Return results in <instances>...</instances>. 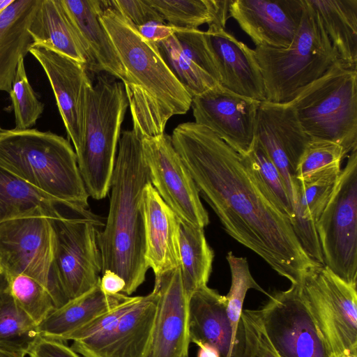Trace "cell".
Returning <instances> with one entry per match:
<instances>
[{
    "label": "cell",
    "instance_id": "cell-27",
    "mask_svg": "<svg viewBox=\"0 0 357 357\" xmlns=\"http://www.w3.org/2000/svg\"><path fill=\"white\" fill-rule=\"evenodd\" d=\"M65 205L70 204L47 195L0 165V224L36 215L52 218Z\"/></svg>",
    "mask_w": 357,
    "mask_h": 357
},
{
    "label": "cell",
    "instance_id": "cell-30",
    "mask_svg": "<svg viewBox=\"0 0 357 357\" xmlns=\"http://www.w3.org/2000/svg\"><path fill=\"white\" fill-rule=\"evenodd\" d=\"M169 25L198 29L207 24L225 28L231 0H147Z\"/></svg>",
    "mask_w": 357,
    "mask_h": 357
},
{
    "label": "cell",
    "instance_id": "cell-33",
    "mask_svg": "<svg viewBox=\"0 0 357 357\" xmlns=\"http://www.w3.org/2000/svg\"><path fill=\"white\" fill-rule=\"evenodd\" d=\"M155 44L171 71L192 98L219 84L184 54L174 34Z\"/></svg>",
    "mask_w": 357,
    "mask_h": 357
},
{
    "label": "cell",
    "instance_id": "cell-4",
    "mask_svg": "<svg viewBox=\"0 0 357 357\" xmlns=\"http://www.w3.org/2000/svg\"><path fill=\"white\" fill-rule=\"evenodd\" d=\"M0 165L61 202L89 208V195L69 141L50 131L0 130Z\"/></svg>",
    "mask_w": 357,
    "mask_h": 357
},
{
    "label": "cell",
    "instance_id": "cell-45",
    "mask_svg": "<svg viewBox=\"0 0 357 357\" xmlns=\"http://www.w3.org/2000/svg\"><path fill=\"white\" fill-rule=\"evenodd\" d=\"M25 354L0 347V357H25Z\"/></svg>",
    "mask_w": 357,
    "mask_h": 357
},
{
    "label": "cell",
    "instance_id": "cell-24",
    "mask_svg": "<svg viewBox=\"0 0 357 357\" xmlns=\"http://www.w3.org/2000/svg\"><path fill=\"white\" fill-rule=\"evenodd\" d=\"M28 31L33 45L47 48L87 66L88 54L62 0H39Z\"/></svg>",
    "mask_w": 357,
    "mask_h": 357
},
{
    "label": "cell",
    "instance_id": "cell-1",
    "mask_svg": "<svg viewBox=\"0 0 357 357\" xmlns=\"http://www.w3.org/2000/svg\"><path fill=\"white\" fill-rule=\"evenodd\" d=\"M171 138L199 195L231 237L291 284L319 264L305 252L290 220L261 190L238 153L195 122L177 126Z\"/></svg>",
    "mask_w": 357,
    "mask_h": 357
},
{
    "label": "cell",
    "instance_id": "cell-42",
    "mask_svg": "<svg viewBox=\"0 0 357 357\" xmlns=\"http://www.w3.org/2000/svg\"><path fill=\"white\" fill-rule=\"evenodd\" d=\"M139 33L147 40L157 43L164 40L176 33L178 28L167 24L165 22L149 21L144 24L136 26Z\"/></svg>",
    "mask_w": 357,
    "mask_h": 357
},
{
    "label": "cell",
    "instance_id": "cell-38",
    "mask_svg": "<svg viewBox=\"0 0 357 357\" xmlns=\"http://www.w3.org/2000/svg\"><path fill=\"white\" fill-rule=\"evenodd\" d=\"M347 154L340 144L311 138L296 169V178H301L332 166L341 165Z\"/></svg>",
    "mask_w": 357,
    "mask_h": 357
},
{
    "label": "cell",
    "instance_id": "cell-18",
    "mask_svg": "<svg viewBox=\"0 0 357 357\" xmlns=\"http://www.w3.org/2000/svg\"><path fill=\"white\" fill-rule=\"evenodd\" d=\"M204 33L220 84L242 96L266 101L264 79L254 50L216 24L208 25Z\"/></svg>",
    "mask_w": 357,
    "mask_h": 357
},
{
    "label": "cell",
    "instance_id": "cell-48",
    "mask_svg": "<svg viewBox=\"0 0 357 357\" xmlns=\"http://www.w3.org/2000/svg\"><path fill=\"white\" fill-rule=\"evenodd\" d=\"M13 0H0V14L6 9Z\"/></svg>",
    "mask_w": 357,
    "mask_h": 357
},
{
    "label": "cell",
    "instance_id": "cell-15",
    "mask_svg": "<svg viewBox=\"0 0 357 357\" xmlns=\"http://www.w3.org/2000/svg\"><path fill=\"white\" fill-rule=\"evenodd\" d=\"M29 52L39 62L47 77L76 153L84 139L87 91L92 83L86 66L40 46L33 45Z\"/></svg>",
    "mask_w": 357,
    "mask_h": 357
},
{
    "label": "cell",
    "instance_id": "cell-3",
    "mask_svg": "<svg viewBox=\"0 0 357 357\" xmlns=\"http://www.w3.org/2000/svg\"><path fill=\"white\" fill-rule=\"evenodd\" d=\"M151 183L142 143L133 130L123 131L110 185L109 213L98 236L102 273L111 271L126 282L122 294L130 296L144 282L143 191Z\"/></svg>",
    "mask_w": 357,
    "mask_h": 357
},
{
    "label": "cell",
    "instance_id": "cell-9",
    "mask_svg": "<svg viewBox=\"0 0 357 357\" xmlns=\"http://www.w3.org/2000/svg\"><path fill=\"white\" fill-rule=\"evenodd\" d=\"M324 265L357 284V149L348 156L316 222Z\"/></svg>",
    "mask_w": 357,
    "mask_h": 357
},
{
    "label": "cell",
    "instance_id": "cell-20",
    "mask_svg": "<svg viewBox=\"0 0 357 357\" xmlns=\"http://www.w3.org/2000/svg\"><path fill=\"white\" fill-rule=\"evenodd\" d=\"M145 261L158 276L180 266L181 222L151 183L143 191Z\"/></svg>",
    "mask_w": 357,
    "mask_h": 357
},
{
    "label": "cell",
    "instance_id": "cell-22",
    "mask_svg": "<svg viewBox=\"0 0 357 357\" xmlns=\"http://www.w3.org/2000/svg\"><path fill=\"white\" fill-rule=\"evenodd\" d=\"M227 307L226 296L207 285L194 291L189 299L190 341L215 347L221 357H236L238 340Z\"/></svg>",
    "mask_w": 357,
    "mask_h": 357
},
{
    "label": "cell",
    "instance_id": "cell-23",
    "mask_svg": "<svg viewBox=\"0 0 357 357\" xmlns=\"http://www.w3.org/2000/svg\"><path fill=\"white\" fill-rule=\"evenodd\" d=\"M158 295L139 296L93 357H147L155 321Z\"/></svg>",
    "mask_w": 357,
    "mask_h": 357
},
{
    "label": "cell",
    "instance_id": "cell-41",
    "mask_svg": "<svg viewBox=\"0 0 357 357\" xmlns=\"http://www.w3.org/2000/svg\"><path fill=\"white\" fill-rule=\"evenodd\" d=\"M28 355L30 357H81L66 342L39 335Z\"/></svg>",
    "mask_w": 357,
    "mask_h": 357
},
{
    "label": "cell",
    "instance_id": "cell-29",
    "mask_svg": "<svg viewBox=\"0 0 357 357\" xmlns=\"http://www.w3.org/2000/svg\"><path fill=\"white\" fill-rule=\"evenodd\" d=\"M180 270L188 296L207 285L214 252L208 245L204 228L181 222L179 229Z\"/></svg>",
    "mask_w": 357,
    "mask_h": 357
},
{
    "label": "cell",
    "instance_id": "cell-37",
    "mask_svg": "<svg viewBox=\"0 0 357 357\" xmlns=\"http://www.w3.org/2000/svg\"><path fill=\"white\" fill-rule=\"evenodd\" d=\"M236 357H280L268 339L257 310H243Z\"/></svg>",
    "mask_w": 357,
    "mask_h": 357
},
{
    "label": "cell",
    "instance_id": "cell-28",
    "mask_svg": "<svg viewBox=\"0 0 357 357\" xmlns=\"http://www.w3.org/2000/svg\"><path fill=\"white\" fill-rule=\"evenodd\" d=\"M316 11L339 60L357 63V0H307Z\"/></svg>",
    "mask_w": 357,
    "mask_h": 357
},
{
    "label": "cell",
    "instance_id": "cell-8",
    "mask_svg": "<svg viewBox=\"0 0 357 357\" xmlns=\"http://www.w3.org/2000/svg\"><path fill=\"white\" fill-rule=\"evenodd\" d=\"M50 220L54 231L52 274L59 290L70 301L100 282L102 263L98 238L105 222L89 208L69 205Z\"/></svg>",
    "mask_w": 357,
    "mask_h": 357
},
{
    "label": "cell",
    "instance_id": "cell-32",
    "mask_svg": "<svg viewBox=\"0 0 357 357\" xmlns=\"http://www.w3.org/2000/svg\"><path fill=\"white\" fill-rule=\"evenodd\" d=\"M38 326L17 305L8 288L0 294V347L27 355Z\"/></svg>",
    "mask_w": 357,
    "mask_h": 357
},
{
    "label": "cell",
    "instance_id": "cell-2",
    "mask_svg": "<svg viewBox=\"0 0 357 357\" xmlns=\"http://www.w3.org/2000/svg\"><path fill=\"white\" fill-rule=\"evenodd\" d=\"M102 2L100 18L125 70L123 84L132 130L142 137L161 135L169 119L188 112L192 97L171 71L156 44L146 40L131 22Z\"/></svg>",
    "mask_w": 357,
    "mask_h": 357
},
{
    "label": "cell",
    "instance_id": "cell-14",
    "mask_svg": "<svg viewBox=\"0 0 357 357\" xmlns=\"http://www.w3.org/2000/svg\"><path fill=\"white\" fill-rule=\"evenodd\" d=\"M260 102L218 84L193 97L191 107L195 123L207 128L243 155L255 139Z\"/></svg>",
    "mask_w": 357,
    "mask_h": 357
},
{
    "label": "cell",
    "instance_id": "cell-46",
    "mask_svg": "<svg viewBox=\"0 0 357 357\" xmlns=\"http://www.w3.org/2000/svg\"><path fill=\"white\" fill-rule=\"evenodd\" d=\"M8 288V280L6 275L0 272V294Z\"/></svg>",
    "mask_w": 357,
    "mask_h": 357
},
{
    "label": "cell",
    "instance_id": "cell-7",
    "mask_svg": "<svg viewBox=\"0 0 357 357\" xmlns=\"http://www.w3.org/2000/svg\"><path fill=\"white\" fill-rule=\"evenodd\" d=\"M311 138L357 149V70L337 60L288 102Z\"/></svg>",
    "mask_w": 357,
    "mask_h": 357
},
{
    "label": "cell",
    "instance_id": "cell-36",
    "mask_svg": "<svg viewBox=\"0 0 357 357\" xmlns=\"http://www.w3.org/2000/svg\"><path fill=\"white\" fill-rule=\"evenodd\" d=\"M9 94L15 114V129H29L43 112L45 105L38 99L29 82L24 58L18 62Z\"/></svg>",
    "mask_w": 357,
    "mask_h": 357
},
{
    "label": "cell",
    "instance_id": "cell-13",
    "mask_svg": "<svg viewBox=\"0 0 357 357\" xmlns=\"http://www.w3.org/2000/svg\"><path fill=\"white\" fill-rule=\"evenodd\" d=\"M151 183L181 222L204 228L209 223L195 182L165 132L142 137Z\"/></svg>",
    "mask_w": 357,
    "mask_h": 357
},
{
    "label": "cell",
    "instance_id": "cell-43",
    "mask_svg": "<svg viewBox=\"0 0 357 357\" xmlns=\"http://www.w3.org/2000/svg\"><path fill=\"white\" fill-rule=\"evenodd\" d=\"M100 286L106 294H116L123 293L126 282L117 273L111 271H105L101 273Z\"/></svg>",
    "mask_w": 357,
    "mask_h": 357
},
{
    "label": "cell",
    "instance_id": "cell-44",
    "mask_svg": "<svg viewBox=\"0 0 357 357\" xmlns=\"http://www.w3.org/2000/svg\"><path fill=\"white\" fill-rule=\"evenodd\" d=\"M195 344L199 347L197 357H221L218 350L208 343L197 342Z\"/></svg>",
    "mask_w": 357,
    "mask_h": 357
},
{
    "label": "cell",
    "instance_id": "cell-21",
    "mask_svg": "<svg viewBox=\"0 0 357 357\" xmlns=\"http://www.w3.org/2000/svg\"><path fill=\"white\" fill-rule=\"evenodd\" d=\"M89 56L87 70L101 71L125 81V70L116 49L100 20L101 0H62Z\"/></svg>",
    "mask_w": 357,
    "mask_h": 357
},
{
    "label": "cell",
    "instance_id": "cell-35",
    "mask_svg": "<svg viewBox=\"0 0 357 357\" xmlns=\"http://www.w3.org/2000/svg\"><path fill=\"white\" fill-rule=\"evenodd\" d=\"M231 277V287L225 296L227 301V314L231 324L234 336L237 332L245 295L250 289H254L268 296L253 278L248 262L245 257H237L231 252L227 255Z\"/></svg>",
    "mask_w": 357,
    "mask_h": 357
},
{
    "label": "cell",
    "instance_id": "cell-17",
    "mask_svg": "<svg viewBox=\"0 0 357 357\" xmlns=\"http://www.w3.org/2000/svg\"><path fill=\"white\" fill-rule=\"evenodd\" d=\"M304 0H231L229 15L256 46L286 48L300 26Z\"/></svg>",
    "mask_w": 357,
    "mask_h": 357
},
{
    "label": "cell",
    "instance_id": "cell-10",
    "mask_svg": "<svg viewBox=\"0 0 357 357\" xmlns=\"http://www.w3.org/2000/svg\"><path fill=\"white\" fill-rule=\"evenodd\" d=\"M299 286L331 354L357 349V284L317 264L304 273Z\"/></svg>",
    "mask_w": 357,
    "mask_h": 357
},
{
    "label": "cell",
    "instance_id": "cell-31",
    "mask_svg": "<svg viewBox=\"0 0 357 357\" xmlns=\"http://www.w3.org/2000/svg\"><path fill=\"white\" fill-rule=\"evenodd\" d=\"M241 157L261 190L291 223L293 208L284 183L264 147L255 137L249 151Z\"/></svg>",
    "mask_w": 357,
    "mask_h": 357
},
{
    "label": "cell",
    "instance_id": "cell-11",
    "mask_svg": "<svg viewBox=\"0 0 357 357\" xmlns=\"http://www.w3.org/2000/svg\"><path fill=\"white\" fill-rule=\"evenodd\" d=\"M54 231L50 218L36 215L0 224V268L8 278L27 275L50 293L56 308L69 301L56 286L52 274Z\"/></svg>",
    "mask_w": 357,
    "mask_h": 357
},
{
    "label": "cell",
    "instance_id": "cell-5",
    "mask_svg": "<svg viewBox=\"0 0 357 357\" xmlns=\"http://www.w3.org/2000/svg\"><path fill=\"white\" fill-rule=\"evenodd\" d=\"M254 51L264 79L266 101L273 103L291 102L339 59L318 15L307 0L300 26L289 47L256 46Z\"/></svg>",
    "mask_w": 357,
    "mask_h": 357
},
{
    "label": "cell",
    "instance_id": "cell-25",
    "mask_svg": "<svg viewBox=\"0 0 357 357\" xmlns=\"http://www.w3.org/2000/svg\"><path fill=\"white\" fill-rule=\"evenodd\" d=\"M132 298L121 293L106 294L102 290L99 282L86 293L70 300L50 314L38 325L39 333L42 336L66 342L75 332Z\"/></svg>",
    "mask_w": 357,
    "mask_h": 357
},
{
    "label": "cell",
    "instance_id": "cell-47",
    "mask_svg": "<svg viewBox=\"0 0 357 357\" xmlns=\"http://www.w3.org/2000/svg\"><path fill=\"white\" fill-rule=\"evenodd\" d=\"M331 357H357V349L347 351L338 355H332Z\"/></svg>",
    "mask_w": 357,
    "mask_h": 357
},
{
    "label": "cell",
    "instance_id": "cell-50",
    "mask_svg": "<svg viewBox=\"0 0 357 357\" xmlns=\"http://www.w3.org/2000/svg\"><path fill=\"white\" fill-rule=\"evenodd\" d=\"M1 130V129H0Z\"/></svg>",
    "mask_w": 357,
    "mask_h": 357
},
{
    "label": "cell",
    "instance_id": "cell-26",
    "mask_svg": "<svg viewBox=\"0 0 357 357\" xmlns=\"http://www.w3.org/2000/svg\"><path fill=\"white\" fill-rule=\"evenodd\" d=\"M39 0H13L0 14V91L10 93L20 59L33 41L29 27Z\"/></svg>",
    "mask_w": 357,
    "mask_h": 357
},
{
    "label": "cell",
    "instance_id": "cell-49",
    "mask_svg": "<svg viewBox=\"0 0 357 357\" xmlns=\"http://www.w3.org/2000/svg\"><path fill=\"white\" fill-rule=\"evenodd\" d=\"M0 272H2V271H1V268H0Z\"/></svg>",
    "mask_w": 357,
    "mask_h": 357
},
{
    "label": "cell",
    "instance_id": "cell-12",
    "mask_svg": "<svg viewBox=\"0 0 357 357\" xmlns=\"http://www.w3.org/2000/svg\"><path fill=\"white\" fill-rule=\"evenodd\" d=\"M268 296L257 312L265 333L280 357H331L303 298L299 284Z\"/></svg>",
    "mask_w": 357,
    "mask_h": 357
},
{
    "label": "cell",
    "instance_id": "cell-6",
    "mask_svg": "<svg viewBox=\"0 0 357 357\" xmlns=\"http://www.w3.org/2000/svg\"><path fill=\"white\" fill-rule=\"evenodd\" d=\"M128 107L121 82L100 75L89 86L84 139L76 156L86 192L94 199L105 198L109 191Z\"/></svg>",
    "mask_w": 357,
    "mask_h": 357
},
{
    "label": "cell",
    "instance_id": "cell-39",
    "mask_svg": "<svg viewBox=\"0 0 357 357\" xmlns=\"http://www.w3.org/2000/svg\"><path fill=\"white\" fill-rule=\"evenodd\" d=\"M174 35L184 54L220 84L219 74L204 31L199 29H178Z\"/></svg>",
    "mask_w": 357,
    "mask_h": 357
},
{
    "label": "cell",
    "instance_id": "cell-19",
    "mask_svg": "<svg viewBox=\"0 0 357 357\" xmlns=\"http://www.w3.org/2000/svg\"><path fill=\"white\" fill-rule=\"evenodd\" d=\"M255 137L263 145L280 173L296 169L311 139L303 130L294 108L288 103L261 102Z\"/></svg>",
    "mask_w": 357,
    "mask_h": 357
},
{
    "label": "cell",
    "instance_id": "cell-16",
    "mask_svg": "<svg viewBox=\"0 0 357 357\" xmlns=\"http://www.w3.org/2000/svg\"><path fill=\"white\" fill-rule=\"evenodd\" d=\"M156 313L147 357H188L189 297L180 266L155 277Z\"/></svg>",
    "mask_w": 357,
    "mask_h": 357
},
{
    "label": "cell",
    "instance_id": "cell-34",
    "mask_svg": "<svg viewBox=\"0 0 357 357\" xmlns=\"http://www.w3.org/2000/svg\"><path fill=\"white\" fill-rule=\"evenodd\" d=\"M8 280L14 301L38 326L56 309L50 293L34 279L21 274Z\"/></svg>",
    "mask_w": 357,
    "mask_h": 357
},
{
    "label": "cell",
    "instance_id": "cell-40",
    "mask_svg": "<svg viewBox=\"0 0 357 357\" xmlns=\"http://www.w3.org/2000/svg\"><path fill=\"white\" fill-rule=\"evenodd\" d=\"M104 3L116 10L135 26L152 20L165 22L147 0H109Z\"/></svg>",
    "mask_w": 357,
    "mask_h": 357
}]
</instances>
